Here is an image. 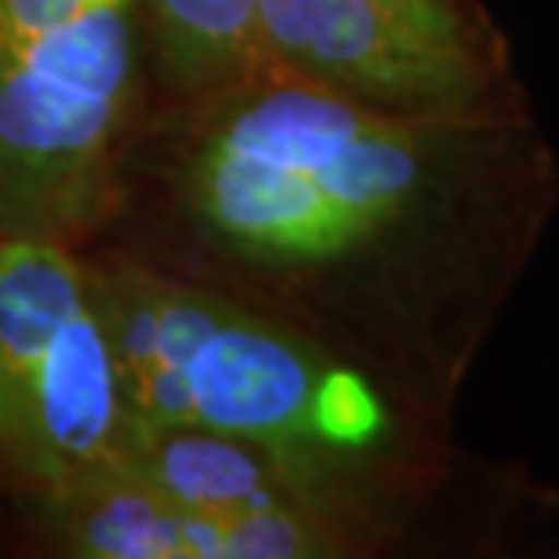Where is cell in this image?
Segmentation results:
<instances>
[{
    "label": "cell",
    "mask_w": 559,
    "mask_h": 559,
    "mask_svg": "<svg viewBox=\"0 0 559 559\" xmlns=\"http://www.w3.org/2000/svg\"><path fill=\"white\" fill-rule=\"evenodd\" d=\"M556 204L527 106L389 114L259 62L153 109L103 240L280 312L447 429Z\"/></svg>",
    "instance_id": "cell-1"
},
{
    "label": "cell",
    "mask_w": 559,
    "mask_h": 559,
    "mask_svg": "<svg viewBox=\"0 0 559 559\" xmlns=\"http://www.w3.org/2000/svg\"><path fill=\"white\" fill-rule=\"evenodd\" d=\"M135 429L186 425L295 462L396 538L443 484L447 429L280 312L178 276L120 243L84 248Z\"/></svg>",
    "instance_id": "cell-2"
},
{
    "label": "cell",
    "mask_w": 559,
    "mask_h": 559,
    "mask_svg": "<svg viewBox=\"0 0 559 559\" xmlns=\"http://www.w3.org/2000/svg\"><path fill=\"white\" fill-rule=\"evenodd\" d=\"M153 106L139 0H0V233L103 240Z\"/></svg>",
    "instance_id": "cell-3"
},
{
    "label": "cell",
    "mask_w": 559,
    "mask_h": 559,
    "mask_svg": "<svg viewBox=\"0 0 559 559\" xmlns=\"http://www.w3.org/2000/svg\"><path fill=\"white\" fill-rule=\"evenodd\" d=\"M135 418L84 248L0 240V501L124 462Z\"/></svg>",
    "instance_id": "cell-4"
},
{
    "label": "cell",
    "mask_w": 559,
    "mask_h": 559,
    "mask_svg": "<svg viewBox=\"0 0 559 559\" xmlns=\"http://www.w3.org/2000/svg\"><path fill=\"white\" fill-rule=\"evenodd\" d=\"M259 62L411 117L523 106L509 51L476 0H254Z\"/></svg>",
    "instance_id": "cell-5"
},
{
    "label": "cell",
    "mask_w": 559,
    "mask_h": 559,
    "mask_svg": "<svg viewBox=\"0 0 559 559\" xmlns=\"http://www.w3.org/2000/svg\"><path fill=\"white\" fill-rule=\"evenodd\" d=\"M0 549L59 559H342L317 531L211 516L124 465L0 501Z\"/></svg>",
    "instance_id": "cell-6"
},
{
    "label": "cell",
    "mask_w": 559,
    "mask_h": 559,
    "mask_svg": "<svg viewBox=\"0 0 559 559\" xmlns=\"http://www.w3.org/2000/svg\"><path fill=\"white\" fill-rule=\"evenodd\" d=\"M139 4L150 37L156 106L211 92L259 66L254 0H139Z\"/></svg>",
    "instance_id": "cell-7"
}]
</instances>
